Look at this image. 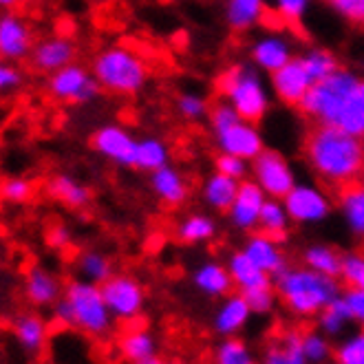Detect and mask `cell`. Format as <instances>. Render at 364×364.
<instances>
[{"instance_id": "cell-1", "label": "cell", "mask_w": 364, "mask_h": 364, "mask_svg": "<svg viewBox=\"0 0 364 364\" xmlns=\"http://www.w3.org/2000/svg\"><path fill=\"white\" fill-rule=\"evenodd\" d=\"M303 155L331 192L364 177V144L333 124H311L303 141Z\"/></svg>"}, {"instance_id": "cell-2", "label": "cell", "mask_w": 364, "mask_h": 364, "mask_svg": "<svg viewBox=\"0 0 364 364\" xmlns=\"http://www.w3.org/2000/svg\"><path fill=\"white\" fill-rule=\"evenodd\" d=\"M274 289L285 309L298 318H316L342 296V287L336 276L320 274L307 265L285 267L281 274H276Z\"/></svg>"}, {"instance_id": "cell-3", "label": "cell", "mask_w": 364, "mask_h": 364, "mask_svg": "<svg viewBox=\"0 0 364 364\" xmlns=\"http://www.w3.org/2000/svg\"><path fill=\"white\" fill-rule=\"evenodd\" d=\"M55 318L89 338H104L113 329V314L104 301L102 287L89 281H69L55 303Z\"/></svg>"}, {"instance_id": "cell-4", "label": "cell", "mask_w": 364, "mask_h": 364, "mask_svg": "<svg viewBox=\"0 0 364 364\" xmlns=\"http://www.w3.org/2000/svg\"><path fill=\"white\" fill-rule=\"evenodd\" d=\"M358 82L360 80H355L351 73L338 69L329 77L311 84V89L296 109L311 124H336L342 106L358 87Z\"/></svg>"}, {"instance_id": "cell-5", "label": "cell", "mask_w": 364, "mask_h": 364, "mask_svg": "<svg viewBox=\"0 0 364 364\" xmlns=\"http://www.w3.org/2000/svg\"><path fill=\"white\" fill-rule=\"evenodd\" d=\"M93 71L106 91L117 95L137 93L148 77V64L126 49H109L95 58Z\"/></svg>"}, {"instance_id": "cell-6", "label": "cell", "mask_w": 364, "mask_h": 364, "mask_svg": "<svg viewBox=\"0 0 364 364\" xmlns=\"http://www.w3.org/2000/svg\"><path fill=\"white\" fill-rule=\"evenodd\" d=\"M100 287L115 320H135L141 316L146 305V291L135 276L113 274Z\"/></svg>"}, {"instance_id": "cell-7", "label": "cell", "mask_w": 364, "mask_h": 364, "mask_svg": "<svg viewBox=\"0 0 364 364\" xmlns=\"http://www.w3.org/2000/svg\"><path fill=\"white\" fill-rule=\"evenodd\" d=\"M97 91L100 84H95L89 77V73L82 67H75V64H69V67L55 71V75L49 80V93L60 102L80 104L97 95Z\"/></svg>"}, {"instance_id": "cell-8", "label": "cell", "mask_w": 364, "mask_h": 364, "mask_svg": "<svg viewBox=\"0 0 364 364\" xmlns=\"http://www.w3.org/2000/svg\"><path fill=\"white\" fill-rule=\"evenodd\" d=\"M254 173L259 177L261 186L265 192H269L272 197H287L294 190V181H291V173L285 164V159L272 153V151H263L259 157H254Z\"/></svg>"}, {"instance_id": "cell-9", "label": "cell", "mask_w": 364, "mask_h": 364, "mask_svg": "<svg viewBox=\"0 0 364 364\" xmlns=\"http://www.w3.org/2000/svg\"><path fill=\"white\" fill-rule=\"evenodd\" d=\"M311 84L314 80L303 60H289L278 71H274V87L278 97L285 104L294 106V109L303 102V97L311 89Z\"/></svg>"}, {"instance_id": "cell-10", "label": "cell", "mask_w": 364, "mask_h": 364, "mask_svg": "<svg viewBox=\"0 0 364 364\" xmlns=\"http://www.w3.org/2000/svg\"><path fill=\"white\" fill-rule=\"evenodd\" d=\"M77 51L75 45L67 38H49V40H42L33 47L29 64L33 71L40 73H49V71H60L64 67L75 60Z\"/></svg>"}, {"instance_id": "cell-11", "label": "cell", "mask_w": 364, "mask_h": 364, "mask_svg": "<svg viewBox=\"0 0 364 364\" xmlns=\"http://www.w3.org/2000/svg\"><path fill=\"white\" fill-rule=\"evenodd\" d=\"M252 307L247 303V298L243 294H230L223 298V303L219 305L217 314L212 318V327L219 336L232 338L239 331H243L252 318Z\"/></svg>"}, {"instance_id": "cell-12", "label": "cell", "mask_w": 364, "mask_h": 364, "mask_svg": "<svg viewBox=\"0 0 364 364\" xmlns=\"http://www.w3.org/2000/svg\"><path fill=\"white\" fill-rule=\"evenodd\" d=\"M285 210L298 223H314L329 214V201L314 188H294L285 197Z\"/></svg>"}, {"instance_id": "cell-13", "label": "cell", "mask_w": 364, "mask_h": 364, "mask_svg": "<svg viewBox=\"0 0 364 364\" xmlns=\"http://www.w3.org/2000/svg\"><path fill=\"white\" fill-rule=\"evenodd\" d=\"M11 336L27 355H38L47 345L49 329L38 314L23 311L11 318Z\"/></svg>"}, {"instance_id": "cell-14", "label": "cell", "mask_w": 364, "mask_h": 364, "mask_svg": "<svg viewBox=\"0 0 364 364\" xmlns=\"http://www.w3.org/2000/svg\"><path fill=\"white\" fill-rule=\"evenodd\" d=\"M333 197L355 237L364 239V177L351 179L333 190Z\"/></svg>"}, {"instance_id": "cell-15", "label": "cell", "mask_w": 364, "mask_h": 364, "mask_svg": "<svg viewBox=\"0 0 364 364\" xmlns=\"http://www.w3.org/2000/svg\"><path fill=\"white\" fill-rule=\"evenodd\" d=\"M230 97L234 100V109H237L241 119H245L250 124H256L263 119L265 109H267V100L261 89V82L254 75L245 73L239 82V87L234 89V93Z\"/></svg>"}, {"instance_id": "cell-16", "label": "cell", "mask_w": 364, "mask_h": 364, "mask_svg": "<svg viewBox=\"0 0 364 364\" xmlns=\"http://www.w3.org/2000/svg\"><path fill=\"white\" fill-rule=\"evenodd\" d=\"M0 51L3 58L11 60H20L33 51V33L16 14H7L0 20Z\"/></svg>"}, {"instance_id": "cell-17", "label": "cell", "mask_w": 364, "mask_h": 364, "mask_svg": "<svg viewBox=\"0 0 364 364\" xmlns=\"http://www.w3.org/2000/svg\"><path fill=\"white\" fill-rule=\"evenodd\" d=\"M263 205H265L263 190L256 183H250V181L241 183L237 201H234V205L230 210L232 223L241 230H254L256 225H259Z\"/></svg>"}, {"instance_id": "cell-18", "label": "cell", "mask_w": 364, "mask_h": 364, "mask_svg": "<svg viewBox=\"0 0 364 364\" xmlns=\"http://www.w3.org/2000/svg\"><path fill=\"white\" fill-rule=\"evenodd\" d=\"M228 269H230V276L234 281V287H237L241 294L259 289V287H272L274 285V276H269L265 269H261L259 265H256L243 250L234 252L230 256Z\"/></svg>"}, {"instance_id": "cell-19", "label": "cell", "mask_w": 364, "mask_h": 364, "mask_svg": "<svg viewBox=\"0 0 364 364\" xmlns=\"http://www.w3.org/2000/svg\"><path fill=\"white\" fill-rule=\"evenodd\" d=\"M91 146L95 151H100L102 155L111 157L119 164L126 166H135V157H137V144L128 137L119 128H102L97 131L91 139Z\"/></svg>"}, {"instance_id": "cell-20", "label": "cell", "mask_w": 364, "mask_h": 364, "mask_svg": "<svg viewBox=\"0 0 364 364\" xmlns=\"http://www.w3.org/2000/svg\"><path fill=\"white\" fill-rule=\"evenodd\" d=\"M117 349L126 362L139 364V362L151 360L159 353V342H157L155 333L148 331L146 327H131L119 336Z\"/></svg>"}, {"instance_id": "cell-21", "label": "cell", "mask_w": 364, "mask_h": 364, "mask_svg": "<svg viewBox=\"0 0 364 364\" xmlns=\"http://www.w3.org/2000/svg\"><path fill=\"white\" fill-rule=\"evenodd\" d=\"M243 252L250 256V259L259 265L261 269H265L269 276H276V274H281L287 263H285V254L283 250L278 247V241L265 237L263 232H256L252 234V237L247 239Z\"/></svg>"}, {"instance_id": "cell-22", "label": "cell", "mask_w": 364, "mask_h": 364, "mask_svg": "<svg viewBox=\"0 0 364 364\" xmlns=\"http://www.w3.org/2000/svg\"><path fill=\"white\" fill-rule=\"evenodd\" d=\"M25 296L36 307L55 305L62 298V285L45 267H31L25 278Z\"/></svg>"}, {"instance_id": "cell-23", "label": "cell", "mask_w": 364, "mask_h": 364, "mask_svg": "<svg viewBox=\"0 0 364 364\" xmlns=\"http://www.w3.org/2000/svg\"><path fill=\"white\" fill-rule=\"evenodd\" d=\"M219 144H221V148L225 153L237 155L241 159L259 157L263 153V144H261L259 133H256L254 128L241 124V122L225 128V131H221L219 133Z\"/></svg>"}, {"instance_id": "cell-24", "label": "cell", "mask_w": 364, "mask_h": 364, "mask_svg": "<svg viewBox=\"0 0 364 364\" xmlns=\"http://www.w3.org/2000/svg\"><path fill=\"white\" fill-rule=\"evenodd\" d=\"M263 362L265 364H309L305 349H303V333L296 329L283 331L267 347Z\"/></svg>"}, {"instance_id": "cell-25", "label": "cell", "mask_w": 364, "mask_h": 364, "mask_svg": "<svg viewBox=\"0 0 364 364\" xmlns=\"http://www.w3.org/2000/svg\"><path fill=\"white\" fill-rule=\"evenodd\" d=\"M192 283L195 287L210 296V298H225L234 289V281L230 276L228 265L221 263H203L195 274H192Z\"/></svg>"}, {"instance_id": "cell-26", "label": "cell", "mask_w": 364, "mask_h": 364, "mask_svg": "<svg viewBox=\"0 0 364 364\" xmlns=\"http://www.w3.org/2000/svg\"><path fill=\"white\" fill-rule=\"evenodd\" d=\"M47 195L53 197L55 201L64 203L67 208H73V210H80V208H84L91 201V190L89 188L77 186L73 179L64 177V175L51 177L47 181Z\"/></svg>"}, {"instance_id": "cell-27", "label": "cell", "mask_w": 364, "mask_h": 364, "mask_svg": "<svg viewBox=\"0 0 364 364\" xmlns=\"http://www.w3.org/2000/svg\"><path fill=\"white\" fill-rule=\"evenodd\" d=\"M338 128L347 131L355 137H364V82H358V87L342 106V111L336 119Z\"/></svg>"}, {"instance_id": "cell-28", "label": "cell", "mask_w": 364, "mask_h": 364, "mask_svg": "<svg viewBox=\"0 0 364 364\" xmlns=\"http://www.w3.org/2000/svg\"><path fill=\"white\" fill-rule=\"evenodd\" d=\"M349 323H353V320H351V311H349L347 301L342 296L336 298V301L329 307H325L323 311L316 316L318 329L323 331V333H327L329 338H340L342 333H345V329H347Z\"/></svg>"}, {"instance_id": "cell-29", "label": "cell", "mask_w": 364, "mask_h": 364, "mask_svg": "<svg viewBox=\"0 0 364 364\" xmlns=\"http://www.w3.org/2000/svg\"><path fill=\"white\" fill-rule=\"evenodd\" d=\"M342 259H345V254H340L331 245H311L303 254V261L307 267L336 278H340L342 274Z\"/></svg>"}, {"instance_id": "cell-30", "label": "cell", "mask_w": 364, "mask_h": 364, "mask_svg": "<svg viewBox=\"0 0 364 364\" xmlns=\"http://www.w3.org/2000/svg\"><path fill=\"white\" fill-rule=\"evenodd\" d=\"M153 188L155 192L161 197V201L170 208H175L179 203L186 201L188 197V188L181 181V177L170 168H159L155 177H153Z\"/></svg>"}, {"instance_id": "cell-31", "label": "cell", "mask_w": 364, "mask_h": 364, "mask_svg": "<svg viewBox=\"0 0 364 364\" xmlns=\"http://www.w3.org/2000/svg\"><path fill=\"white\" fill-rule=\"evenodd\" d=\"M77 274L82 276V281L102 285L104 281H109V278L113 276V265L102 252L89 250V252H82L77 256Z\"/></svg>"}, {"instance_id": "cell-32", "label": "cell", "mask_w": 364, "mask_h": 364, "mask_svg": "<svg viewBox=\"0 0 364 364\" xmlns=\"http://www.w3.org/2000/svg\"><path fill=\"white\" fill-rule=\"evenodd\" d=\"M265 11L263 0H230L228 20L234 31H245L254 23H261V16Z\"/></svg>"}, {"instance_id": "cell-33", "label": "cell", "mask_w": 364, "mask_h": 364, "mask_svg": "<svg viewBox=\"0 0 364 364\" xmlns=\"http://www.w3.org/2000/svg\"><path fill=\"white\" fill-rule=\"evenodd\" d=\"M237 195H239V186L234 183L232 177L221 175V173L217 177H212L205 188L208 203L219 212H230L234 201H237Z\"/></svg>"}, {"instance_id": "cell-34", "label": "cell", "mask_w": 364, "mask_h": 364, "mask_svg": "<svg viewBox=\"0 0 364 364\" xmlns=\"http://www.w3.org/2000/svg\"><path fill=\"white\" fill-rule=\"evenodd\" d=\"M214 364H259L252 349L237 336L223 338L214 349Z\"/></svg>"}, {"instance_id": "cell-35", "label": "cell", "mask_w": 364, "mask_h": 364, "mask_svg": "<svg viewBox=\"0 0 364 364\" xmlns=\"http://www.w3.org/2000/svg\"><path fill=\"white\" fill-rule=\"evenodd\" d=\"M287 210H283L278 203L274 201H267L263 205V212H261V219H259V228L265 237L283 243L285 237H287Z\"/></svg>"}, {"instance_id": "cell-36", "label": "cell", "mask_w": 364, "mask_h": 364, "mask_svg": "<svg viewBox=\"0 0 364 364\" xmlns=\"http://www.w3.org/2000/svg\"><path fill=\"white\" fill-rule=\"evenodd\" d=\"M303 349L309 364H325L336 351L331 347V338L320 329H309L303 333Z\"/></svg>"}, {"instance_id": "cell-37", "label": "cell", "mask_w": 364, "mask_h": 364, "mask_svg": "<svg viewBox=\"0 0 364 364\" xmlns=\"http://www.w3.org/2000/svg\"><path fill=\"white\" fill-rule=\"evenodd\" d=\"M254 60L261 64L267 71H278L283 64L289 62L287 47L278 40H263L261 45H256L254 49Z\"/></svg>"}, {"instance_id": "cell-38", "label": "cell", "mask_w": 364, "mask_h": 364, "mask_svg": "<svg viewBox=\"0 0 364 364\" xmlns=\"http://www.w3.org/2000/svg\"><path fill=\"white\" fill-rule=\"evenodd\" d=\"M214 223H212V219H208V217H201V214H195V217H188L181 225H179V230H177V234H179V241L181 243H201V241H208V239H212L214 237Z\"/></svg>"}, {"instance_id": "cell-39", "label": "cell", "mask_w": 364, "mask_h": 364, "mask_svg": "<svg viewBox=\"0 0 364 364\" xmlns=\"http://www.w3.org/2000/svg\"><path fill=\"white\" fill-rule=\"evenodd\" d=\"M338 364H364V329L342 338L333 351Z\"/></svg>"}, {"instance_id": "cell-40", "label": "cell", "mask_w": 364, "mask_h": 364, "mask_svg": "<svg viewBox=\"0 0 364 364\" xmlns=\"http://www.w3.org/2000/svg\"><path fill=\"white\" fill-rule=\"evenodd\" d=\"M340 278L347 287L362 289L364 291V250L362 252H349L342 259V274Z\"/></svg>"}, {"instance_id": "cell-41", "label": "cell", "mask_w": 364, "mask_h": 364, "mask_svg": "<svg viewBox=\"0 0 364 364\" xmlns=\"http://www.w3.org/2000/svg\"><path fill=\"white\" fill-rule=\"evenodd\" d=\"M303 62H305V67H307L314 84L320 82V80H325V77H329L331 73H336L340 69L336 58L329 51H311L307 58H303Z\"/></svg>"}, {"instance_id": "cell-42", "label": "cell", "mask_w": 364, "mask_h": 364, "mask_svg": "<svg viewBox=\"0 0 364 364\" xmlns=\"http://www.w3.org/2000/svg\"><path fill=\"white\" fill-rule=\"evenodd\" d=\"M166 161V151L157 139H144L137 144V157L135 166L146 170H159Z\"/></svg>"}, {"instance_id": "cell-43", "label": "cell", "mask_w": 364, "mask_h": 364, "mask_svg": "<svg viewBox=\"0 0 364 364\" xmlns=\"http://www.w3.org/2000/svg\"><path fill=\"white\" fill-rule=\"evenodd\" d=\"M243 296L247 298V303H250L254 316H267V314H272L276 303L281 301L278 294H276V289H274V285L272 287H259V289L245 291Z\"/></svg>"}, {"instance_id": "cell-44", "label": "cell", "mask_w": 364, "mask_h": 364, "mask_svg": "<svg viewBox=\"0 0 364 364\" xmlns=\"http://www.w3.org/2000/svg\"><path fill=\"white\" fill-rule=\"evenodd\" d=\"M38 186L27 179H5L3 181V197L14 203H29L33 201Z\"/></svg>"}, {"instance_id": "cell-45", "label": "cell", "mask_w": 364, "mask_h": 364, "mask_svg": "<svg viewBox=\"0 0 364 364\" xmlns=\"http://www.w3.org/2000/svg\"><path fill=\"white\" fill-rule=\"evenodd\" d=\"M305 5H307V0H278V11H281V16L285 18L287 27H291L296 31V36H301V38H305L303 25H301Z\"/></svg>"}, {"instance_id": "cell-46", "label": "cell", "mask_w": 364, "mask_h": 364, "mask_svg": "<svg viewBox=\"0 0 364 364\" xmlns=\"http://www.w3.org/2000/svg\"><path fill=\"white\" fill-rule=\"evenodd\" d=\"M208 113H210V122H212L214 131H217V133H221V131H225V128L241 122L239 119L241 115L237 113V109H230V106L223 104V102H214L208 109Z\"/></svg>"}, {"instance_id": "cell-47", "label": "cell", "mask_w": 364, "mask_h": 364, "mask_svg": "<svg viewBox=\"0 0 364 364\" xmlns=\"http://www.w3.org/2000/svg\"><path fill=\"white\" fill-rule=\"evenodd\" d=\"M243 75H245V71L241 67L225 69L223 73L217 75V80H214V93H217V95H232L234 89L239 87V82H241Z\"/></svg>"}, {"instance_id": "cell-48", "label": "cell", "mask_w": 364, "mask_h": 364, "mask_svg": "<svg viewBox=\"0 0 364 364\" xmlns=\"http://www.w3.org/2000/svg\"><path fill=\"white\" fill-rule=\"evenodd\" d=\"M342 298L347 301V307L351 311V320L364 329V291L362 289H353V287H347L342 291Z\"/></svg>"}, {"instance_id": "cell-49", "label": "cell", "mask_w": 364, "mask_h": 364, "mask_svg": "<svg viewBox=\"0 0 364 364\" xmlns=\"http://www.w3.org/2000/svg\"><path fill=\"white\" fill-rule=\"evenodd\" d=\"M45 241H47V245H49V247L64 252V250H67V247L71 245V234H69L67 225L53 223V225H49V228H47V232H45Z\"/></svg>"}, {"instance_id": "cell-50", "label": "cell", "mask_w": 364, "mask_h": 364, "mask_svg": "<svg viewBox=\"0 0 364 364\" xmlns=\"http://www.w3.org/2000/svg\"><path fill=\"white\" fill-rule=\"evenodd\" d=\"M217 168H219V173H221V175H228V177H232V179H239V177L245 175V166H243L241 157L230 155V153L217 157Z\"/></svg>"}, {"instance_id": "cell-51", "label": "cell", "mask_w": 364, "mask_h": 364, "mask_svg": "<svg viewBox=\"0 0 364 364\" xmlns=\"http://www.w3.org/2000/svg\"><path fill=\"white\" fill-rule=\"evenodd\" d=\"M179 106H181V113H183V115H188V117H197V115H201V113L208 109L203 100H199V97H192V95H186V97H181Z\"/></svg>"}, {"instance_id": "cell-52", "label": "cell", "mask_w": 364, "mask_h": 364, "mask_svg": "<svg viewBox=\"0 0 364 364\" xmlns=\"http://www.w3.org/2000/svg\"><path fill=\"white\" fill-rule=\"evenodd\" d=\"M18 82H20L18 71L14 67H9V64H5V67L0 69V84H3L5 89H9V87H16Z\"/></svg>"}, {"instance_id": "cell-53", "label": "cell", "mask_w": 364, "mask_h": 364, "mask_svg": "<svg viewBox=\"0 0 364 364\" xmlns=\"http://www.w3.org/2000/svg\"><path fill=\"white\" fill-rule=\"evenodd\" d=\"M3 5H5V7H11V14H16V11L23 9V3H20V0H3Z\"/></svg>"}, {"instance_id": "cell-54", "label": "cell", "mask_w": 364, "mask_h": 364, "mask_svg": "<svg viewBox=\"0 0 364 364\" xmlns=\"http://www.w3.org/2000/svg\"><path fill=\"white\" fill-rule=\"evenodd\" d=\"M139 364H181V362H166V360H161L159 355H155V358L144 360V362H139Z\"/></svg>"}, {"instance_id": "cell-55", "label": "cell", "mask_w": 364, "mask_h": 364, "mask_svg": "<svg viewBox=\"0 0 364 364\" xmlns=\"http://www.w3.org/2000/svg\"><path fill=\"white\" fill-rule=\"evenodd\" d=\"M20 3H23V7H25V5H29V3H36V0H20Z\"/></svg>"}, {"instance_id": "cell-56", "label": "cell", "mask_w": 364, "mask_h": 364, "mask_svg": "<svg viewBox=\"0 0 364 364\" xmlns=\"http://www.w3.org/2000/svg\"><path fill=\"white\" fill-rule=\"evenodd\" d=\"M161 3H173V0H161Z\"/></svg>"}, {"instance_id": "cell-57", "label": "cell", "mask_w": 364, "mask_h": 364, "mask_svg": "<svg viewBox=\"0 0 364 364\" xmlns=\"http://www.w3.org/2000/svg\"><path fill=\"white\" fill-rule=\"evenodd\" d=\"M261 364H265V362H261Z\"/></svg>"}, {"instance_id": "cell-58", "label": "cell", "mask_w": 364, "mask_h": 364, "mask_svg": "<svg viewBox=\"0 0 364 364\" xmlns=\"http://www.w3.org/2000/svg\"><path fill=\"white\" fill-rule=\"evenodd\" d=\"M362 144H364V141H362Z\"/></svg>"}]
</instances>
